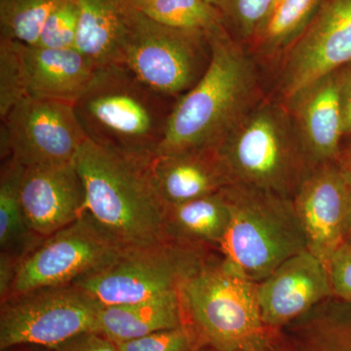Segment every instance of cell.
Listing matches in <instances>:
<instances>
[{
  "instance_id": "obj_1",
  "label": "cell",
  "mask_w": 351,
  "mask_h": 351,
  "mask_svg": "<svg viewBox=\"0 0 351 351\" xmlns=\"http://www.w3.org/2000/svg\"><path fill=\"white\" fill-rule=\"evenodd\" d=\"M207 36L209 66L199 82L176 101L156 154L218 147L263 99L258 61L251 51L235 40L225 25Z\"/></svg>"
},
{
  "instance_id": "obj_2",
  "label": "cell",
  "mask_w": 351,
  "mask_h": 351,
  "mask_svg": "<svg viewBox=\"0 0 351 351\" xmlns=\"http://www.w3.org/2000/svg\"><path fill=\"white\" fill-rule=\"evenodd\" d=\"M75 165L86 191V212L121 251L165 241L166 205L149 173V163L85 141Z\"/></svg>"
},
{
  "instance_id": "obj_3",
  "label": "cell",
  "mask_w": 351,
  "mask_h": 351,
  "mask_svg": "<svg viewBox=\"0 0 351 351\" xmlns=\"http://www.w3.org/2000/svg\"><path fill=\"white\" fill-rule=\"evenodd\" d=\"M176 101L157 93L122 64H112L97 71L73 108L88 140L151 162Z\"/></svg>"
},
{
  "instance_id": "obj_4",
  "label": "cell",
  "mask_w": 351,
  "mask_h": 351,
  "mask_svg": "<svg viewBox=\"0 0 351 351\" xmlns=\"http://www.w3.org/2000/svg\"><path fill=\"white\" fill-rule=\"evenodd\" d=\"M186 322L212 351H270L274 330L263 323L258 283L215 253L180 288Z\"/></svg>"
},
{
  "instance_id": "obj_5",
  "label": "cell",
  "mask_w": 351,
  "mask_h": 351,
  "mask_svg": "<svg viewBox=\"0 0 351 351\" xmlns=\"http://www.w3.org/2000/svg\"><path fill=\"white\" fill-rule=\"evenodd\" d=\"M217 149L232 184L290 199L313 168L279 99L258 101Z\"/></svg>"
},
{
  "instance_id": "obj_6",
  "label": "cell",
  "mask_w": 351,
  "mask_h": 351,
  "mask_svg": "<svg viewBox=\"0 0 351 351\" xmlns=\"http://www.w3.org/2000/svg\"><path fill=\"white\" fill-rule=\"evenodd\" d=\"M230 211L219 254L258 283L289 258L307 250L292 199L230 184L223 189Z\"/></svg>"
},
{
  "instance_id": "obj_7",
  "label": "cell",
  "mask_w": 351,
  "mask_h": 351,
  "mask_svg": "<svg viewBox=\"0 0 351 351\" xmlns=\"http://www.w3.org/2000/svg\"><path fill=\"white\" fill-rule=\"evenodd\" d=\"M126 1V34L119 64L157 93L178 100L199 82L209 66L207 32L159 24Z\"/></svg>"
},
{
  "instance_id": "obj_8",
  "label": "cell",
  "mask_w": 351,
  "mask_h": 351,
  "mask_svg": "<svg viewBox=\"0 0 351 351\" xmlns=\"http://www.w3.org/2000/svg\"><path fill=\"white\" fill-rule=\"evenodd\" d=\"M219 252L165 240L162 243L122 251L119 257L76 281L104 306L133 304L180 292L189 276Z\"/></svg>"
},
{
  "instance_id": "obj_9",
  "label": "cell",
  "mask_w": 351,
  "mask_h": 351,
  "mask_svg": "<svg viewBox=\"0 0 351 351\" xmlns=\"http://www.w3.org/2000/svg\"><path fill=\"white\" fill-rule=\"evenodd\" d=\"M104 304L76 285L36 289L0 302V350L31 345L58 348L97 332Z\"/></svg>"
},
{
  "instance_id": "obj_10",
  "label": "cell",
  "mask_w": 351,
  "mask_h": 351,
  "mask_svg": "<svg viewBox=\"0 0 351 351\" xmlns=\"http://www.w3.org/2000/svg\"><path fill=\"white\" fill-rule=\"evenodd\" d=\"M121 252L84 212L25 256L5 300L36 289L75 283L103 269Z\"/></svg>"
},
{
  "instance_id": "obj_11",
  "label": "cell",
  "mask_w": 351,
  "mask_h": 351,
  "mask_svg": "<svg viewBox=\"0 0 351 351\" xmlns=\"http://www.w3.org/2000/svg\"><path fill=\"white\" fill-rule=\"evenodd\" d=\"M279 100L351 64V0H321L313 19L280 61Z\"/></svg>"
},
{
  "instance_id": "obj_12",
  "label": "cell",
  "mask_w": 351,
  "mask_h": 351,
  "mask_svg": "<svg viewBox=\"0 0 351 351\" xmlns=\"http://www.w3.org/2000/svg\"><path fill=\"white\" fill-rule=\"evenodd\" d=\"M12 156L25 168L75 162L87 140L73 104L25 97L5 119Z\"/></svg>"
},
{
  "instance_id": "obj_13",
  "label": "cell",
  "mask_w": 351,
  "mask_h": 351,
  "mask_svg": "<svg viewBox=\"0 0 351 351\" xmlns=\"http://www.w3.org/2000/svg\"><path fill=\"white\" fill-rule=\"evenodd\" d=\"M350 195V186L336 161L311 168L292 197L307 250L327 267L345 243Z\"/></svg>"
},
{
  "instance_id": "obj_14",
  "label": "cell",
  "mask_w": 351,
  "mask_h": 351,
  "mask_svg": "<svg viewBox=\"0 0 351 351\" xmlns=\"http://www.w3.org/2000/svg\"><path fill=\"white\" fill-rule=\"evenodd\" d=\"M334 298L329 270L308 250L295 254L258 283L265 326L279 329Z\"/></svg>"
},
{
  "instance_id": "obj_15",
  "label": "cell",
  "mask_w": 351,
  "mask_h": 351,
  "mask_svg": "<svg viewBox=\"0 0 351 351\" xmlns=\"http://www.w3.org/2000/svg\"><path fill=\"white\" fill-rule=\"evenodd\" d=\"M21 199L29 228L45 239L82 216L86 191L75 162L34 166L25 168Z\"/></svg>"
},
{
  "instance_id": "obj_16",
  "label": "cell",
  "mask_w": 351,
  "mask_h": 351,
  "mask_svg": "<svg viewBox=\"0 0 351 351\" xmlns=\"http://www.w3.org/2000/svg\"><path fill=\"white\" fill-rule=\"evenodd\" d=\"M284 104L311 167L336 162L345 138L337 71Z\"/></svg>"
},
{
  "instance_id": "obj_17",
  "label": "cell",
  "mask_w": 351,
  "mask_h": 351,
  "mask_svg": "<svg viewBox=\"0 0 351 351\" xmlns=\"http://www.w3.org/2000/svg\"><path fill=\"white\" fill-rule=\"evenodd\" d=\"M149 173L166 206L215 195L232 184L217 147L156 154Z\"/></svg>"
},
{
  "instance_id": "obj_18",
  "label": "cell",
  "mask_w": 351,
  "mask_h": 351,
  "mask_svg": "<svg viewBox=\"0 0 351 351\" xmlns=\"http://www.w3.org/2000/svg\"><path fill=\"white\" fill-rule=\"evenodd\" d=\"M27 96L75 104L99 68L75 48L51 49L23 44Z\"/></svg>"
},
{
  "instance_id": "obj_19",
  "label": "cell",
  "mask_w": 351,
  "mask_h": 351,
  "mask_svg": "<svg viewBox=\"0 0 351 351\" xmlns=\"http://www.w3.org/2000/svg\"><path fill=\"white\" fill-rule=\"evenodd\" d=\"M230 221V206L223 191L180 204L166 206V240L219 252Z\"/></svg>"
},
{
  "instance_id": "obj_20",
  "label": "cell",
  "mask_w": 351,
  "mask_h": 351,
  "mask_svg": "<svg viewBox=\"0 0 351 351\" xmlns=\"http://www.w3.org/2000/svg\"><path fill=\"white\" fill-rule=\"evenodd\" d=\"M184 323L180 292H175L133 304L104 306L97 332L119 343Z\"/></svg>"
},
{
  "instance_id": "obj_21",
  "label": "cell",
  "mask_w": 351,
  "mask_h": 351,
  "mask_svg": "<svg viewBox=\"0 0 351 351\" xmlns=\"http://www.w3.org/2000/svg\"><path fill=\"white\" fill-rule=\"evenodd\" d=\"M75 49L99 69L119 64L126 34V0H80Z\"/></svg>"
},
{
  "instance_id": "obj_22",
  "label": "cell",
  "mask_w": 351,
  "mask_h": 351,
  "mask_svg": "<svg viewBox=\"0 0 351 351\" xmlns=\"http://www.w3.org/2000/svg\"><path fill=\"white\" fill-rule=\"evenodd\" d=\"M25 167L14 157L1 161L0 170V253L22 262L44 239L32 232L21 199Z\"/></svg>"
},
{
  "instance_id": "obj_23",
  "label": "cell",
  "mask_w": 351,
  "mask_h": 351,
  "mask_svg": "<svg viewBox=\"0 0 351 351\" xmlns=\"http://www.w3.org/2000/svg\"><path fill=\"white\" fill-rule=\"evenodd\" d=\"M321 0H282L249 50L257 61L280 63L313 19Z\"/></svg>"
},
{
  "instance_id": "obj_24",
  "label": "cell",
  "mask_w": 351,
  "mask_h": 351,
  "mask_svg": "<svg viewBox=\"0 0 351 351\" xmlns=\"http://www.w3.org/2000/svg\"><path fill=\"white\" fill-rule=\"evenodd\" d=\"M304 317L301 351H351V302L331 298Z\"/></svg>"
},
{
  "instance_id": "obj_25",
  "label": "cell",
  "mask_w": 351,
  "mask_h": 351,
  "mask_svg": "<svg viewBox=\"0 0 351 351\" xmlns=\"http://www.w3.org/2000/svg\"><path fill=\"white\" fill-rule=\"evenodd\" d=\"M131 5L159 24L208 32L225 25L223 16L208 0H128Z\"/></svg>"
},
{
  "instance_id": "obj_26",
  "label": "cell",
  "mask_w": 351,
  "mask_h": 351,
  "mask_svg": "<svg viewBox=\"0 0 351 351\" xmlns=\"http://www.w3.org/2000/svg\"><path fill=\"white\" fill-rule=\"evenodd\" d=\"M63 0H0V38L36 45L48 16Z\"/></svg>"
},
{
  "instance_id": "obj_27",
  "label": "cell",
  "mask_w": 351,
  "mask_h": 351,
  "mask_svg": "<svg viewBox=\"0 0 351 351\" xmlns=\"http://www.w3.org/2000/svg\"><path fill=\"white\" fill-rule=\"evenodd\" d=\"M223 16L233 38L250 48L267 25L274 0H208Z\"/></svg>"
},
{
  "instance_id": "obj_28",
  "label": "cell",
  "mask_w": 351,
  "mask_h": 351,
  "mask_svg": "<svg viewBox=\"0 0 351 351\" xmlns=\"http://www.w3.org/2000/svg\"><path fill=\"white\" fill-rule=\"evenodd\" d=\"M27 97L23 43L0 38V119Z\"/></svg>"
},
{
  "instance_id": "obj_29",
  "label": "cell",
  "mask_w": 351,
  "mask_h": 351,
  "mask_svg": "<svg viewBox=\"0 0 351 351\" xmlns=\"http://www.w3.org/2000/svg\"><path fill=\"white\" fill-rule=\"evenodd\" d=\"M80 17V0L60 2L48 16L34 46L51 49L75 48Z\"/></svg>"
},
{
  "instance_id": "obj_30",
  "label": "cell",
  "mask_w": 351,
  "mask_h": 351,
  "mask_svg": "<svg viewBox=\"0 0 351 351\" xmlns=\"http://www.w3.org/2000/svg\"><path fill=\"white\" fill-rule=\"evenodd\" d=\"M115 345L119 351H196L203 348L199 336L189 323Z\"/></svg>"
},
{
  "instance_id": "obj_31",
  "label": "cell",
  "mask_w": 351,
  "mask_h": 351,
  "mask_svg": "<svg viewBox=\"0 0 351 351\" xmlns=\"http://www.w3.org/2000/svg\"><path fill=\"white\" fill-rule=\"evenodd\" d=\"M328 270L334 298L351 302V243H343L335 252Z\"/></svg>"
},
{
  "instance_id": "obj_32",
  "label": "cell",
  "mask_w": 351,
  "mask_h": 351,
  "mask_svg": "<svg viewBox=\"0 0 351 351\" xmlns=\"http://www.w3.org/2000/svg\"><path fill=\"white\" fill-rule=\"evenodd\" d=\"M59 351H119L113 341L98 332H88L75 337L58 348Z\"/></svg>"
},
{
  "instance_id": "obj_33",
  "label": "cell",
  "mask_w": 351,
  "mask_h": 351,
  "mask_svg": "<svg viewBox=\"0 0 351 351\" xmlns=\"http://www.w3.org/2000/svg\"><path fill=\"white\" fill-rule=\"evenodd\" d=\"M343 113V134L351 136V64L337 71Z\"/></svg>"
},
{
  "instance_id": "obj_34",
  "label": "cell",
  "mask_w": 351,
  "mask_h": 351,
  "mask_svg": "<svg viewBox=\"0 0 351 351\" xmlns=\"http://www.w3.org/2000/svg\"><path fill=\"white\" fill-rule=\"evenodd\" d=\"M21 261L6 253H0V302L8 297L17 276Z\"/></svg>"
},
{
  "instance_id": "obj_35",
  "label": "cell",
  "mask_w": 351,
  "mask_h": 351,
  "mask_svg": "<svg viewBox=\"0 0 351 351\" xmlns=\"http://www.w3.org/2000/svg\"><path fill=\"white\" fill-rule=\"evenodd\" d=\"M337 162H338L339 169L343 173L346 181L351 186V136H346L343 138Z\"/></svg>"
},
{
  "instance_id": "obj_36",
  "label": "cell",
  "mask_w": 351,
  "mask_h": 351,
  "mask_svg": "<svg viewBox=\"0 0 351 351\" xmlns=\"http://www.w3.org/2000/svg\"><path fill=\"white\" fill-rule=\"evenodd\" d=\"M2 351H59L58 348H44V346L20 345L12 346Z\"/></svg>"
},
{
  "instance_id": "obj_37",
  "label": "cell",
  "mask_w": 351,
  "mask_h": 351,
  "mask_svg": "<svg viewBox=\"0 0 351 351\" xmlns=\"http://www.w3.org/2000/svg\"><path fill=\"white\" fill-rule=\"evenodd\" d=\"M345 243H351V186L350 204H348V219H346Z\"/></svg>"
},
{
  "instance_id": "obj_38",
  "label": "cell",
  "mask_w": 351,
  "mask_h": 351,
  "mask_svg": "<svg viewBox=\"0 0 351 351\" xmlns=\"http://www.w3.org/2000/svg\"><path fill=\"white\" fill-rule=\"evenodd\" d=\"M196 351H212V350H209V348H205V346H203V348H200L199 350H197Z\"/></svg>"
},
{
  "instance_id": "obj_39",
  "label": "cell",
  "mask_w": 351,
  "mask_h": 351,
  "mask_svg": "<svg viewBox=\"0 0 351 351\" xmlns=\"http://www.w3.org/2000/svg\"><path fill=\"white\" fill-rule=\"evenodd\" d=\"M272 350H270V351H272Z\"/></svg>"
}]
</instances>
